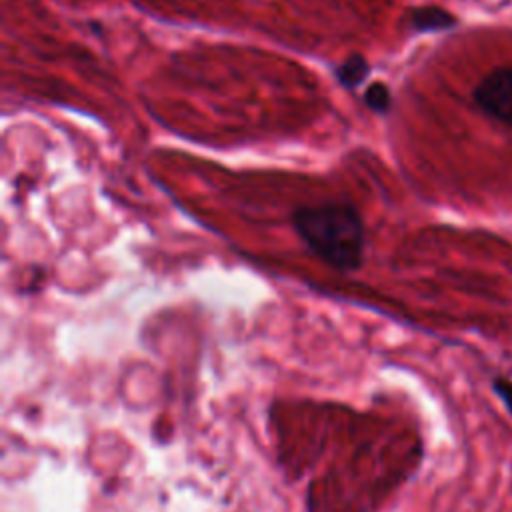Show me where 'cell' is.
I'll list each match as a JSON object with an SVG mask.
<instances>
[{"label":"cell","instance_id":"cell-1","mask_svg":"<svg viewBox=\"0 0 512 512\" xmlns=\"http://www.w3.org/2000/svg\"><path fill=\"white\" fill-rule=\"evenodd\" d=\"M294 228L306 248L328 266L350 272L364 258V224L348 202L300 206L292 214Z\"/></svg>","mask_w":512,"mask_h":512},{"label":"cell","instance_id":"cell-2","mask_svg":"<svg viewBox=\"0 0 512 512\" xmlns=\"http://www.w3.org/2000/svg\"><path fill=\"white\" fill-rule=\"evenodd\" d=\"M476 106L490 118L512 128V68L500 66L488 72L474 88Z\"/></svg>","mask_w":512,"mask_h":512},{"label":"cell","instance_id":"cell-3","mask_svg":"<svg viewBox=\"0 0 512 512\" xmlns=\"http://www.w3.org/2000/svg\"><path fill=\"white\" fill-rule=\"evenodd\" d=\"M410 26L416 32H440L456 26V18L438 6H422L412 10Z\"/></svg>","mask_w":512,"mask_h":512},{"label":"cell","instance_id":"cell-4","mask_svg":"<svg viewBox=\"0 0 512 512\" xmlns=\"http://www.w3.org/2000/svg\"><path fill=\"white\" fill-rule=\"evenodd\" d=\"M368 62L360 54H352L336 68V78L346 88H356L368 76Z\"/></svg>","mask_w":512,"mask_h":512},{"label":"cell","instance_id":"cell-5","mask_svg":"<svg viewBox=\"0 0 512 512\" xmlns=\"http://www.w3.org/2000/svg\"><path fill=\"white\" fill-rule=\"evenodd\" d=\"M364 102L370 110L378 112V114H384L388 112L390 108V102H392V96H390V90L386 84L382 82H374L368 86V90L364 92Z\"/></svg>","mask_w":512,"mask_h":512},{"label":"cell","instance_id":"cell-6","mask_svg":"<svg viewBox=\"0 0 512 512\" xmlns=\"http://www.w3.org/2000/svg\"><path fill=\"white\" fill-rule=\"evenodd\" d=\"M492 388L500 396V400L504 402L508 412L512 414V380L506 376H498L492 380Z\"/></svg>","mask_w":512,"mask_h":512}]
</instances>
